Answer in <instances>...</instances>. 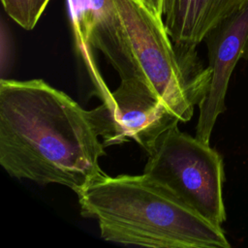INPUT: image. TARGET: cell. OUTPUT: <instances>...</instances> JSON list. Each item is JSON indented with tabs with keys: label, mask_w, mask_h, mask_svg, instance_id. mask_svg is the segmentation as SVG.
I'll return each instance as SVG.
<instances>
[{
	"label": "cell",
	"mask_w": 248,
	"mask_h": 248,
	"mask_svg": "<svg viewBox=\"0 0 248 248\" xmlns=\"http://www.w3.org/2000/svg\"><path fill=\"white\" fill-rule=\"evenodd\" d=\"M147 154L143 174L206 220L222 226L227 219L223 199L225 170L216 149L175 125Z\"/></svg>",
	"instance_id": "277c9868"
},
{
	"label": "cell",
	"mask_w": 248,
	"mask_h": 248,
	"mask_svg": "<svg viewBox=\"0 0 248 248\" xmlns=\"http://www.w3.org/2000/svg\"><path fill=\"white\" fill-rule=\"evenodd\" d=\"M207 46L211 78L208 90L200 103L195 137L209 143L220 114L226 110V94L234 67L248 58V1L213 29L204 40Z\"/></svg>",
	"instance_id": "8992f818"
},
{
	"label": "cell",
	"mask_w": 248,
	"mask_h": 248,
	"mask_svg": "<svg viewBox=\"0 0 248 248\" xmlns=\"http://www.w3.org/2000/svg\"><path fill=\"white\" fill-rule=\"evenodd\" d=\"M67 3L76 46L80 54L88 60L87 36L91 26V12L88 0H67Z\"/></svg>",
	"instance_id": "9c48e42d"
},
{
	"label": "cell",
	"mask_w": 248,
	"mask_h": 248,
	"mask_svg": "<svg viewBox=\"0 0 248 248\" xmlns=\"http://www.w3.org/2000/svg\"><path fill=\"white\" fill-rule=\"evenodd\" d=\"M151 13L164 20V2L165 0H140Z\"/></svg>",
	"instance_id": "8fae6325"
},
{
	"label": "cell",
	"mask_w": 248,
	"mask_h": 248,
	"mask_svg": "<svg viewBox=\"0 0 248 248\" xmlns=\"http://www.w3.org/2000/svg\"><path fill=\"white\" fill-rule=\"evenodd\" d=\"M6 14L25 30H32L49 0H1Z\"/></svg>",
	"instance_id": "ba28073f"
},
{
	"label": "cell",
	"mask_w": 248,
	"mask_h": 248,
	"mask_svg": "<svg viewBox=\"0 0 248 248\" xmlns=\"http://www.w3.org/2000/svg\"><path fill=\"white\" fill-rule=\"evenodd\" d=\"M104 106L81 108L41 78L0 81V165L12 176L77 195L105 174Z\"/></svg>",
	"instance_id": "6da1fadb"
},
{
	"label": "cell",
	"mask_w": 248,
	"mask_h": 248,
	"mask_svg": "<svg viewBox=\"0 0 248 248\" xmlns=\"http://www.w3.org/2000/svg\"><path fill=\"white\" fill-rule=\"evenodd\" d=\"M88 4L91 12L90 29L94 25L109 23L115 19L116 8L113 0H88Z\"/></svg>",
	"instance_id": "30bf717a"
},
{
	"label": "cell",
	"mask_w": 248,
	"mask_h": 248,
	"mask_svg": "<svg viewBox=\"0 0 248 248\" xmlns=\"http://www.w3.org/2000/svg\"><path fill=\"white\" fill-rule=\"evenodd\" d=\"M248 0H165L164 23L171 40L196 46L207 33Z\"/></svg>",
	"instance_id": "52a82bcc"
},
{
	"label": "cell",
	"mask_w": 248,
	"mask_h": 248,
	"mask_svg": "<svg viewBox=\"0 0 248 248\" xmlns=\"http://www.w3.org/2000/svg\"><path fill=\"white\" fill-rule=\"evenodd\" d=\"M80 213L102 238L153 248H230L221 226L206 220L145 174H103L78 194Z\"/></svg>",
	"instance_id": "3957f363"
},
{
	"label": "cell",
	"mask_w": 248,
	"mask_h": 248,
	"mask_svg": "<svg viewBox=\"0 0 248 248\" xmlns=\"http://www.w3.org/2000/svg\"><path fill=\"white\" fill-rule=\"evenodd\" d=\"M103 99L105 133L104 145L134 140L146 153L156 141L180 120L144 84L122 79L109 91L103 82L98 86Z\"/></svg>",
	"instance_id": "5b68a950"
},
{
	"label": "cell",
	"mask_w": 248,
	"mask_h": 248,
	"mask_svg": "<svg viewBox=\"0 0 248 248\" xmlns=\"http://www.w3.org/2000/svg\"><path fill=\"white\" fill-rule=\"evenodd\" d=\"M113 1L115 19L94 25L88 33L89 55L92 49L100 50L121 80L144 84L180 122L189 121L208 90V66H203L196 46L175 44L164 20L140 0Z\"/></svg>",
	"instance_id": "7a4b0ae2"
}]
</instances>
